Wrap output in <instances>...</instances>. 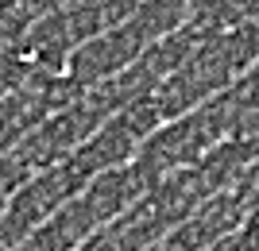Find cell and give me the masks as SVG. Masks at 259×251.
Instances as JSON below:
<instances>
[{
	"label": "cell",
	"mask_w": 259,
	"mask_h": 251,
	"mask_svg": "<svg viewBox=\"0 0 259 251\" xmlns=\"http://www.w3.org/2000/svg\"><path fill=\"white\" fill-rule=\"evenodd\" d=\"M51 89L47 93H20V97H8L0 105V151H8V143L20 135L31 120H39L51 105Z\"/></svg>",
	"instance_id": "6da1fadb"
}]
</instances>
